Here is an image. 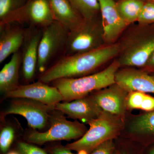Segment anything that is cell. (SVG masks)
Instances as JSON below:
<instances>
[{"label":"cell","instance_id":"7","mask_svg":"<svg viewBox=\"0 0 154 154\" xmlns=\"http://www.w3.org/2000/svg\"><path fill=\"white\" fill-rule=\"evenodd\" d=\"M54 21L48 0H28L25 5L11 15L0 25L17 22L43 29Z\"/></svg>","mask_w":154,"mask_h":154},{"label":"cell","instance_id":"27","mask_svg":"<svg viewBox=\"0 0 154 154\" xmlns=\"http://www.w3.org/2000/svg\"><path fill=\"white\" fill-rule=\"evenodd\" d=\"M115 147L112 139L106 141L94 149L90 154H113Z\"/></svg>","mask_w":154,"mask_h":154},{"label":"cell","instance_id":"34","mask_svg":"<svg viewBox=\"0 0 154 154\" xmlns=\"http://www.w3.org/2000/svg\"><path fill=\"white\" fill-rule=\"evenodd\" d=\"M146 1H150V2H154V0H145Z\"/></svg>","mask_w":154,"mask_h":154},{"label":"cell","instance_id":"4","mask_svg":"<svg viewBox=\"0 0 154 154\" xmlns=\"http://www.w3.org/2000/svg\"><path fill=\"white\" fill-rule=\"evenodd\" d=\"M69 32L55 21L42 29L37 68L40 75L63 56Z\"/></svg>","mask_w":154,"mask_h":154},{"label":"cell","instance_id":"8","mask_svg":"<svg viewBox=\"0 0 154 154\" xmlns=\"http://www.w3.org/2000/svg\"><path fill=\"white\" fill-rule=\"evenodd\" d=\"M137 35L128 38L124 45L120 44L117 60L120 66L142 67L146 66L154 51V36Z\"/></svg>","mask_w":154,"mask_h":154},{"label":"cell","instance_id":"28","mask_svg":"<svg viewBox=\"0 0 154 154\" xmlns=\"http://www.w3.org/2000/svg\"><path fill=\"white\" fill-rule=\"evenodd\" d=\"M140 109L147 111H151L154 110V97L146 94Z\"/></svg>","mask_w":154,"mask_h":154},{"label":"cell","instance_id":"21","mask_svg":"<svg viewBox=\"0 0 154 154\" xmlns=\"http://www.w3.org/2000/svg\"><path fill=\"white\" fill-rule=\"evenodd\" d=\"M132 132L143 134H154V111L138 117L131 126Z\"/></svg>","mask_w":154,"mask_h":154},{"label":"cell","instance_id":"5","mask_svg":"<svg viewBox=\"0 0 154 154\" xmlns=\"http://www.w3.org/2000/svg\"><path fill=\"white\" fill-rule=\"evenodd\" d=\"M105 45L100 16L85 20L79 28L69 32L63 56L88 52Z\"/></svg>","mask_w":154,"mask_h":154},{"label":"cell","instance_id":"2","mask_svg":"<svg viewBox=\"0 0 154 154\" xmlns=\"http://www.w3.org/2000/svg\"><path fill=\"white\" fill-rule=\"evenodd\" d=\"M120 66L117 60L100 72L76 78H65L52 82L65 102L88 96L91 93L115 84V75Z\"/></svg>","mask_w":154,"mask_h":154},{"label":"cell","instance_id":"13","mask_svg":"<svg viewBox=\"0 0 154 154\" xmlns=\"http://www.w3.org/2000/svg\"><path fill=\"white\" fill-rule=\"evenodd\" d=\"M55 110L75 119L88 123L95 119L103 112L93 96H87L70 102H60Z\"/></svg>","mask_w":154,"mask_h":154},{"label":"cell","instance_id":"36","mask_svg":"<svg viewBox=\"0 0 154 154\" xmlns=\"http://www.w3.org/2000/svg\"><path fill=\"white\" fill-rule=\"evenodd\" d=\"M122 154H127L126 152H123V153H122Z\"/></svg>","mask_w":154,"mask_h":154},{"label":"cell","instance_id":"30","mask_svg":"<svg viewBox=\"0 0 154 154\" xmlns=\"http://www.w3.org/2000/svg\"><path fill=\"white\" fill-rule=\"evenodd\" d=\"M146 66L154 67V51L149 58Z\"/></svg>","mask_w":154,"mask_h":154},{"label":"cell","instance_id":"35","mask_svg":"<svg viewBox=\"0 0 154 154\" xmlns=\"http://www.w3.org/2000/svg\"><path fill=\"white\" fill-rule=\"evenodd\" d=\"M114 1H115L116 2H118V1H119V0H114Z\"/></svg>","mask_w":154,"mask_h":154},{"label":"cell","instance_id":"6","mask_svg":"<svg viewBox=\"0 0 154 154\" xmlns=\"http://www.w3.org/2000/svg\"><path fill=\"white\" fill-rule=\"evenodd\" d=\"M50 127L44 132L35 130L30 133L27 140L30 143L42 145L54 141L69 140L80 138L85 133L86 128L77 121L67 120L63 116L51 115Z\"/></svg>","mask_w":154,"mask_h":154},{"label":"cell","instance_id":"31","mask_svg":"<svg viewBox=\"0 0 154 154\" xmlns=\"http://www.w3.org/2000/svg\"><path fill=\"white\" fill-rule=\"evenodd\" d=\"M78 154H89V153L88 152L84 150H81L78 152Z\"/></svg>","mask_w":154,"mask_h":154},{"label":"cell","instance_id":"1","mask_svg":"<svg viewBox=\"0 0 154 154\" xmlns=\"http://www.w3.org/2000/svg\"><path fill=\"white\" fill-rule=\"evenodd\" d=\"M119 43L105 45L94 50L64 56L40 75L38 81L49 84L65 78H76L93 74L120 52Z\"/></svg>","mask_w":154,"mask_h":154},{"label":"cell","instance_id":"3","mask_svg":"<svg viewBox=\"0 0 154 154\" xmlns=\"http://www.w3.org/2000/svg\"><path fill=\"white\" fill-rule=\"evenodd\" d=\"M87 123L90 126L89 129L79 140L67 144V148L77 152L84 150L90 153L99 145L112 139L121 127L118 119L104 111L97 118Z\"/></svg>","mask_w":154,"mask_h":154},{"label":"cell","instance_id":"15","mask_svg":"<svg viewBox=\"0 0 154 154\" xmlns=\"http://www.w3.org/2000/svg\"><path fill=\"white\" fill-rule=\"evenodd\" d=\"M26 28L17 22L0 25V63L19 51L24 42Z\"/></svg>","mask_w":154,"mask_h":154},{"label":"cell","instance_id":"22","mask_svg":"<svg viewBox=\"0 0 154 154\" xmlns=\"http://www.w3.org/2000/svg\"><path fill=\"white\" fill-rule=\"evenodd\" d=\"M28 0H0V24L21 8Z\"/></svg>","mask_w":154,"mask_h":154},{"label":"cell","instance_id":"29","mask_svg":"<svg viewBox=\"0 0 154 154\" xmlns=\"http://www.w3.org/2000/svg\"><path fill=\"white\" fill-rule=\"evenodd\" d=\"M66 146H57L51 148L49 149L50 154H74Z\"/></svg>","mask_w":154,"mask_h":154},{"label":"cell","instance_id":"20","mask_svg":"<svg viewBox=\"0 0 154 154\" xmlns=\"http://www.w3.org/2000/svg\"><path fill=\"white\" fill-rule=\"evenodd\" d=\"M85 20H90L101 16L98 0H68Z\"/></svg>","mask_w":154,"mask_h":154},{"label":"cell","instance_id":"10","mask_svg":"<svg viewBox=\"0 0 154 154\" xmlns=\"http://www.w3.org/2000/svg\"><path fill=\"white\" fill-rule=\"evenodd\" d=\"M5 95L7 98L11 99H31L54 108L57 104L63 101L62 96L57 88L39 81L28 85H20Z\"/></svg>","mask_w":154,"mask_h":154},{"label":"cell","instance_id":"23","mask_svg":"<svg viewBox=\"0 0 154 154\" xmlns=\"http://www.w3.org/2000/svg\"><path fill=\"white\" fill-rule=\"evenodd\" d=\"M15 132L13 128L7 126L4 128L0 133V149L3 153L9 150L14 141Z\"/></svg>","mask_w":154,"mask_h":154},{"label":"cell","instance_id":"17","mask_svg":"<svg viewBox=\"0 0 154 154\" xmlns=\"http://www.w3.org/2000/svg\"><path fill=\"white\" fill-rule=\"evenodd\" d=\"M54 21L68 30H75L85 21L68 0H48Z\"/></svg>","mask_w":154,"mask_h":154},{"label":"cell","instance_id":"12","mask_svg":"<svg viewBox=\"0 0 154 154\" xmlns=\"http://www.w3.org/2000/svg\"><path fill=\"white\" fill-rule=\"evenodd\" d=\"M100 5L105 44L115 43L127 27L122 18L114 0H98Z\"/></svg>","mask_w":154,"mask_h":154},{"label":"cell","instance_id":"14","mask_svg":"<svg viewBox=\"0 0 154 154\" xmlns=\"http://www.w3.org/2000/svg\"><path fill=\"white\" fill-rule=\"evenodd\" d=\"M115 82L127 92L154 94V77L140 70L132 68L118 70L116 74Z\"/></svg>","mask_w":154,"mask_h":154},{"label":"cell","instance_id":"33","mask_svg":"<svg viewBox=\"0 0 154 154\" xmlns=\"http://www.w3.org/2000/svg\"><path fill=\"white\" fill-rule=\"evenodd\" d=\"M149 154H154V148L153 149H152L150 152H149Z\"/></svg>","mask_w":154,"mask_h":154},{"label":"cell","instance_id":"24","mask_svg":"<svg viewBox=\"0 0 154 154\" xmlns=\"http://www.w3.org/2000/svg\"><path fill=\"white\" fill-rule=\"evenodd\" d=\"M137 22L142 25L154 22V2L145 1Z\"/></svg>","mask_w":154,"mask_h":154},{"label":"cell","instance_id":"25","mask_svg":"<svg viewBox=\"0 0 154 154\" xmlns=\"http://www.w3.org/2000/svg\"><path fill=\"white\" fill-rule=\"evenodd\" d=\"M127 100V105L131 109H140L146 94L142 92L134 91L131 92Z\"/></svg>","mask_w":154,"mask_h":154},{"label":"cell","instance_id":"18","mask_svg":"<svg viewBox=\"0 0 154 154\" xmlns=\"http://www.w3.org/2000/svg\"><path fill=\"white\" fill-rule=\"evenodd\" d=\"M22 67L21 51L13 54L0 72V91L5 94L20 85L19 70Z\"/></svg>","mask_w":154,"mask_h":154},{"label":"cell","instance_id":"9","mask_svg":"<svg viewBox=\"0 0 154 154\" xmlns=\"http://www.w3.org/2000/svg\"><path fill=\"white\" fill-rule=\"evenodd\" d=\"M6 110L5 115L17 114L27 120L28 124L34 129L41 130L50 122L51 111L54 108L40 102L28 99H14Z\"/></svg>","mask_w":154,"mask_h":154},{"label":"cell","instance_id":"11","mask_svg":"<svg viewBox=\"0 0 154 154\" xmlns=\"http://www.w3.org/2000/svg\"><path fill=\"white\" fill-rule=\"evenodd\" d=\"M42 29L33 26L26 28L25 39L20 51L22 75L27 82L33 79L37 71L38 46Z\"/></svg>","mask_w":154,"mask_h":154},{"label":"cell","instance_id":"32","mask_svg":"<svg viewBox=\"0 0 154 154\" xmlns=\"http://www.w3.org/2000/svg\"><path fill=\"white\" fill-rule=\"evenodd\" d=\"M7 154H21L19 152L14 151H12L9 152Z\"/></svg>","mask_w":154,"mask_h":154},{"label":"cell","instance_id":"26","mask_svg":"<svg viewBox=\"0 0 154 154\" xmlns=\"http://www.w3.org/2000/svg\"><path fill=\"white\" fill-rule=\"evenodd\" d=\"M18 149L21 154H48L47 152L32 143L19 142L18 144Z\"/></svg>","mask_w":154,"mask_h":154},{"label":"cell","instance_id":"19","mask_svg":"<svg viewBox=\"0 0 154 154\" xmlns=\"http://www.w3.org/2000/svg\"><path fill=\"white\" fill-rule=\"evenodd\" d=\"M145 0H119L116 6L122 18L128 25L137 22Z\"/></svg>","mask_w":154,"mask_h":154},{"label":"cell","instance_id":"16","mask_svg":"<svg viewBox=\"0 0 154 154\" xmlns=\"http://www.w3.org/2000/svg\"><path fill=\"white\" fill-rule=\"evenodd\" d=\"M127 91L115 83L93 95L102 111L112 115L124 112Z\"/></svg>","mask_w":154,"mask_h":154}]
</instances>
